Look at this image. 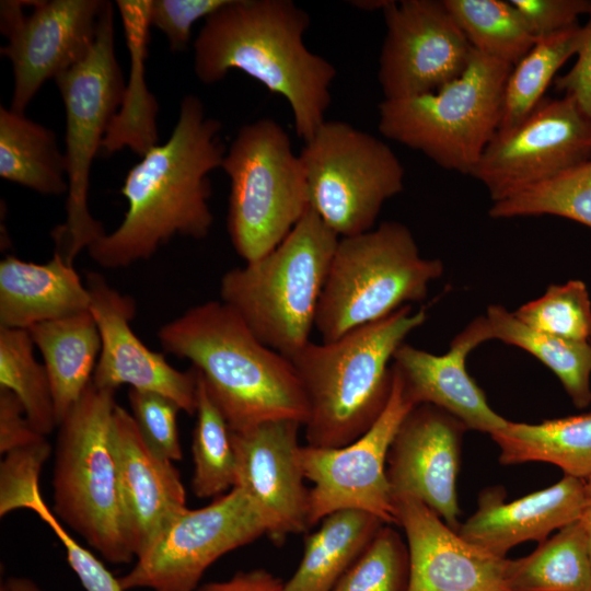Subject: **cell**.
<instances>
[{
    "label": "cell",
    "instance_id": "obj_1",
    "mask_svg": "<svg viewBox=\"0 0 591 591\" xmlns=\"http://www.w3.org/2000/svg\"><path fill=\"white\" fill-rule=\"evenodd\" d=\"M222 125L207 117L201 101L186 95L176 125L128 172L120 193L127 211L119 227L89 247L100 266L117 269L148 259L175 235L204 239L213 222L208 174L221 167Z\"/></svg>",
    "mask_w": 591,
    "mask_h": 591
},
{
    "label": "cell",
    "instance_id": "obj_2",
    "mask_svg": "<svg viewBox=\"0 0 591 591\" xmlns=\"http://www.w3.org/2000/svg\"><path fill=\"white\" fill-rule=\"evenodd\" d=\"M310 15L291 0H229L205 21L194 43V71L204 84L241 70L281 95L299 138L326 120L335 67L304 44Z\"/></svg>",
    "mask_w": 591,
    "mask_h": 591
},
{
    "label": "cell",
    "instance_id": "obj_3",
    "mask_svg": "<svg viewBox=\"0 0 591 591\" xmlns=\"http://www.w3.org/2000/svg\"><path fill=\"white\" fill-rule=\"evenodd\" d=\"M158 338L166 352L192 362L230 430L306 421L308 403L291 360L263 344L222 301L190 308L164 324Z\"/></svg>",
    "mask_w": 591,
    "mask_h": 591
},
{
    "label": "cell",
    "instance_id": "obj_4",
    "mask_svg": "<svg viewBox=\"0 0 591 591\" xmlns=\"http://www.w3.org/2000/svg\"><path fill=\"white\" fill-rule=\"evenodd\" d=\"M426 318L404 305L333 341L310 340L290 359L308 403V445L339 448L371 428L391 395L393 357Z\"/></svg>",
    "mask_w": 591,
    "mask_h": 591
},
{
    "label": "cell",
    "instance_id": "obj_5",
    "mask_svg": "<svg viewBox=\"0 0 591 591\" xmlns=\"http://www.w3.org/2000/svg\"><path fill=\"white\" fill-rule=\"evenodd\" d=\"M338 241L309 208L273 251L221 277V301L263 344L291 359L310 341Z\"/></svg>",
    "mask_w": 591,
    "mask_h": 591
},
{
    "label": "cell",
    "instance_id": "obj_6",
    "mask_svg": "<svg viewBox=\"0 0 591 591\" xmlns=\"http://www.w3.org/2000/svg\"><path fill=\"white\" fill-rule=\"evenodd\" d=\"M115 390L89 384L59 424L54 513L112 564L134 558L112 439Z\"/></svg>",
    "mask_w": 591,
    "mask_h": 591
},
{
    "label": "cell",
    "instance_id": "obj_7",
    "mask_svg": "<svg viewBox=\"0 0 591 591\" xmlns=\"http://www.w3.org/2000/svg\"><path fill=\"white\" fill-rule=\"evenodd\" d=\"M443 273L437 258L421 256L410 230L385 221L361 234L339 237L315 317L322 341L427 297Z\"/></svg>",
    "mask_w": 591,
    "mask_h": 591
},
{
    "label": "cell",
    "instance_id": "obj_8",
    "mask_svg": "<svg viewBox=\"0 0 591 591\" xmlns=\"http://www.w3.org/2000/svg\"><path fill=\"white\" fill-rule=\"evenodd\" d=\"M513 66L473 50L465 70L439 89L379 105V131L441 167L471 175L498 130Z\"/></svg>",
    "mask_w": 591,
    "mask_h": 591
},
{
    "label": "cell",
    "instance_id": "obj_9",
    "mask_svg": "<svg viewBox=\"0 0 591 591\" xmlns=\"http://www.w3.org/2000/svg\"><path fill=\"white\" fill-rule=\"evenodd\" d=\"M221 167L230 178L231 243L248 263L279 245L309 210L305 172L288 132L269 117L239 129Z\"/></svg>",
    "mask_w": 591,
    "mask_h": 591
},
{
    "label": "cell",
    "instance_id": "obj_10",
    "mask_svg": "<svg viewBox=\"0 0 591 591\" xmlns=\"http://www.w3.org/2000/svg\"><path fill=\"white\" fill-rule=\"evenodd\" d=\"M66 112L68 192L66 220L50 235L55 254L73 265L78 254L106 232L88 208L90 171L124 96V77L114 49V11L104 2L96 40L88 56L55 78Z\"/></svg>",
    "mask_w": 591,
    "mask_h": 591
},
{
    "label": "cell",
    "instance_id": "obj_11",
    "mask_svg": "<svg viewBox=\"0 0 591 591\" xmlns=\"http://www.w3.org/2000/svg\"><path fill=\"white\" fill-rule=\"evenodd\" d=\"M310 208L339 237L373 229L384 202L404 188V167L376 137L325 120L299 154Z\"/></svg>",
    "mask_w": 591,
    "mask_h": 591
},
{
    "label": "cell",
    "instance_id": "obj_12",
    "mask_svg": "<svg viewBox=\"0 0 591 591\" xmlns=\"http://www.w3.org/2000/svg\"><path fill=\"white\" fill-rule=\"evenodd\" d=\"M265 534V522L253 502L233 487L202 508L181 511L136 558L132 569L118 578L120 587L197 591L215 561Z\"/></svg>",
    "mask_w": 591,
    "mask_h": 591
},
{
    "label": "cell",
    "instance_id": "obj_13",
    "mask_svg": "<svg viewBox=\"0 0 591 591\" xmlns=\"http://www.w3.org/2000/svg\"><path fill=\"white\" fill-rule=\"evenodd\" d=\"M392 372L389 402L361 437L339 448L300 447L302 473L313 483L309 489V528L343 510L364 511L385 524H396L386 461L401 422L416 404L393 366Z\"/></svg>",
    "mask_w": 591,
    "mask_h": 591
},
{
    "label": "cell",
    "instance_id": "obj_14",
    "mask_svg": "<svg viewBox=\"0 0 591 591\" xmlns=\"http://www.w3.org/2000/svg\"><path fill=\"white\" fill-rule=\"evenodd\" d=\"M591 158V120L569 96L542 100L519 124L499 128L471 176L493 202Z\"/></svg>",
    "mask_w": 591,
    "mask_h": 591
},
{
    "label": "cell",
    "instance_id": "obj_15",
    "mask_svg": "<svg viewBox=\"0 0 591 591\" xmlns=\"http://www.w3.org/2000/svg\"><path fill=\"white\" fill-rule=\"evenodd\" d=\"M103 0L1 1V31L8 44L1 54L12 63L11 109L24 113L39 88L82 61L92 49Z\"/></svg>",
    "mask_w": 591,
    "mask_h": 591
},
{
    "label": "cell",
    "instance_id": "obj_16",
    "mask_svg": "<svg viewBox=\"0 0 591 591\" xmlns=\"http://www.w3.org/2000/svg\"><path fill=\"white\" fill-rule=\"evenodd\" d=\"M378 80L384 100L434 91L457 78L473 47L443 0L390 1Z\"/></svg>",
    "mask_w": 591,
    "mask_h": 591
},
{
    "label": "cell",
    "instance_id": "obj_17",
    "mask_svg": "<svg viewBox=\"0 0 591 591\" xmlns=\"http://www.w3.org/2000/svg\"><path fill=\"white\" fill-rule=\"evenodd\" d=\"M301 422L266 421L232 431L236 483L255 506L276 544L309 528V489L299 462Z\"/></svg>",
    "mask_w": 591,
    "mask_h": 591
},
{
    "label": "cell",
    "instance_id": "obj_18",
    "mask_svg": "<svg viewBox=\"0 0 591 591\" xmlns=\"http://www.w3.org/2000/svg\"><path fill=\"white\" fill-rule=\"evenodd\" d=\"M464 425L444 410L416 405L401 422L387 454L394 501L414 498L459 530L456 479Z\"/></svg>",
    "mask_w": 591,
    "mask_h": 591
},
{
    "label": "cell",
    "instance_id": "obj_19",
    "mask_svg": "<svg viewBox=\"0 0 591 591\" xmlns=\"http://www.w3.org/2000/svg\"><path fill=\"white\" fill-rule=\"evenodd\" d=\"M90 312L101 336V351L92 383L115 390L130 389L159 393L175 402L181 410L196 413L197 373L178 371L163 355L148 348L134 333L130 322L136 315V302L112 288L96 273L86 276Z\"/></svg>",
    "mask_w": 591,
    "mask_h": 591
},
{
    "label": "cell",
    "instance_id": "obj_20",
    "mask_svg": "<svg viewBox=\"0 0 591 591\" xmlns=\"http://www.w3.org/2000/svg\"><path fill=\"white\" fill-rule=\"evenodd\" d=\"M394 506L408 549L407 591H510L507 557L467 543L417 499H396Z\"/></svg>",
    "mask_w": 591,
    "mask_h": 591
},
{
    "label": "cell",
    "instance_id": "obj_21",
    "mask_svg": "<svg viewBox=\"0 0 591 591\" xmlns=\"http://www.w3.org/2000/svg\"><path fill=\"white\" fill-rule=\"evenodd\" d=\"M127 538L135 558L186 507L185 488L173 462L155 453L131 414L116 405L112 422Z\"/></svg>",
    "mask_w": 591,
    "mask_h": 591
},
{
    "label": "cell",
    "instance_id": "obj_22",
    "mask_svg": "<svg viewBox=\"0 0 591 591\" xmlns=\"http://www.w3.org/2000/svg\"><path fill=\"white\" fill-rule=\"evenodd\" d=\"M491 340L485 315L474 318L450 344L448 352L433 355L403 344L393 357L405 390L416 405L429 404L456 418L466 429L493 434L508 420L487 403L484 392L470 376L467 355Z\"/></svg>",
    "mask_w": 591,
    "mask_h": 591
},
{
    "label": "cell",
    "instance_id": "obj_23",
    "mask_svg": "<svg viewBox=\"0 0 591 591\" xmlns=\"http://www.w3.org/2000/svg\"><path fill=\"white\" fill-rule=\"evenodd\" d=\"M505 491L489 488L479 495L476 511L456 531L467 543L506 557L515 545L543 542L548 535L582 518L586 480L564 475L553 486L505 502Z\"/></svg>",
    "mask_w": 591,
    "mask_h": 591
},
{
    "label": "cell",
    "instance_id": "obj_24",
    "mask_svg": "<svg viewBox=\"0 0 591 591\" xmlns=\"http://www.w3.org/2000/svg\"><path fill=\"white\" fill-rule=\"evenodd\" d=\"M90 293L73 265L58 254L45 264L7 256L0 263V326L36 324L90 310Z\"/></svg>",
    "mask_w": 591,
    "mask_h": 591
},
{
    "label": "cell",
    "instance_id": "obj_25",
    "mask_svg": "<svg viewBox=\"0 0 591 591\" xmlns=\"http://www.w3.org/2000/svg\"><path fill=\"white\" fill-rule=\"evenodd\" d=\"M47 371L58 426L92 382L101 336L90 310L27 329Z\"/></svg>",
    "mask_w": 591,
    "mask_h": 591
},
{
    "label": "cell",
    "instance_id": "obj_26",
    "mask_svg": "<svg viewBox=\"0 0 591 591\" xmlns=\"http://www.w3.org/2000/svg\"><path fill=\"white\" fill-rule=\"evenodd\" d=\"M116 3L130 55V74L121 104L102 142L101 152L112 154L128 147L143 157L158 141V104L144 80L151 0H118Z\"/></svg>",
    "mask_w": 591,
    "mask_h": 591
},
{
    "label": "cell",
    "instance_id": "obj_27",
    "mask_svg": "<svg viewBox=\"0 0 591 591\" xmlns=\"http://www.w3.org/2000/svg\"><path fill=\"white\" fill-rule=\"evenodd\" d=\"M383 524L359 510L327 515L317 531L305 537L300 564L280 591H332Z\"/></svg>",
    "mask_w": 591,
    "mask_h": 591
},
{
    "label": "cell",
    "instance_id": "obj_28",
    "mask_svg": "<svg viewBox=\"0 0 591 591\" xmlns=\"http://www.w3.org/2000/svg\"><path fill=\"white\" fill-rule=\"evenodd\" d=\"M505 465L544 462L565 475L591 478V413L544 420L513 422L490 434Z\"/></svg>",
    "mask_w": 591,
    "mask_h": 591
},
{
    "label": "cell",
    "instance_id": "obj_29",
    "mask_svg": "<svg viewBox=\"0 0 591 591\" xmlns=\"http://www.w3.org/2000/svg\"><path fill=\"white\" fill-rule=\"evenodd\" d=\"M0 176L45 195L68 192L55 134L11 108L0 109Z\"/></svg>",
    "mask_w": 591,
    "mask_h": 591
},
{
    "label": "cell",
    "instance_id": "obj_30",
    "mask_svg": "<svg viewBox=\"0 0 591 591\" xmlns=\"http://www.w3.org/2000/svg\"><path fill=\"white\" fill-rule=\"evenodd\" d=\"M510 591H591V555L582 520L541 542L530 555L508 559Z\"/></svg>",
    "mask_w": 591,
    "mask_h": 591
},
{
    "label": "cell",
    "instance_id": "obj_31",
    "mask_svg": "<svg viewBox=\"0 0 591 591\" xmlns=\"http://www.w3.org/2000/svg\"><path fill=\"white\" fill-rule=\"evenodd\" d=\"M491 339L519 347L545 364L558 378L577 408L591 403V343L537 332L501 305L487 308Z\"/></svg>",
    "mask_w": 591,
    "mask_h": 591
},
{
    "label": "cell",
    "instance_id": "obj_32",
    "mask_svg": "<svg viewBox=\"0 0 591 591\" xmlns=\"http://www.w3.org/2000/svg\"><path fill=\"white\" fill-rule=\"evenodd\" d=\"M582 36L583 26L576 25L536 39L509 74L499 128L519 124L542 102L557 71L577 55Z\"/></svg>",
    "mask_w": 591,
    "mask_h": 591
},
{
    "label": "cell",
    "instance_id": "obj_33",
    "mask_svg": "<svg viewBox=\"0 0 591 591\" xmlns=\"http://www.w3.org/2000/svg\"><path fill=\"white\" fill-rule=\"evenodd\" d=\"M473 49L514 66L534 45L523 16L511 1L443 0Z\"/></svg>",
    "mask_w": 591,
    "mask_h": 591
},
{
    "label": "cell",
    "instance_id": "obj_34",
    "mask_svg": "<svg viewBox=\"0 0 591 591\" xmlns=\"http://www.w3.org/2000/svg\"><path fill=\"white\" fill-rule=\"evenodd\" d=\"M197 373L196 425L193 433V493L198 498H217L236 483L231 430Z\"/></svg>",
    "mask_w": 591,
    "mask_h": 591
},
{
    "label": "cell",
    "instance_id": "obj_35",
    "mask_svg": "<svg viewBox=\"0 0 591 591\" xmlns=\"http://www.w3.org/2000/svg\"><path fill=\"white\" fill-rule=\"evenodd\" d=\"M27 329L0 326V387L11 391L43 436L58 427L49 378L34 356Z\"/></svg>",
    "mask_w": 591,
    "mask_h": 591
},
{
    "label": "cell",
    "instance_id": "obj_36",
    "mask_svg": "<svg viewBox=\"0 0 591 591\" xmlns=\"http://www.w3.org/2000/svg\"><path fill=\"white\" fill-rule=\"evenodd\" d=\"M546 215L591 228V158L493 202L489 209L496 219Z\"/></svg>",
    "mask_w": 591,
    "mask_h": 591
},
{
    "label": "cell",
    "instance_id": "obj_37",
    "mask_svg": "<svg viewBox=\"0 0 591 591\" xmlns=\"http://www.w3.org/2000/svg\"><path fill=\"white\" fill-rule=\"evenodd\" d=\"M514 316L526 326L559 338L591 341V301L578 279L551 285L543 296L521 305Z\"/></svg>",
    "mask_w": 591,
    "mask_h": 591
},
{
    "label": "cell",
    "instance_id": "obj_38",
    "mask_svg": "<svg viewBox=\"0 0 591 591\" xmlns=\"http://www.w3.org/2000/svg\"><path fill=\"white\" fill-rule=\"evenodd\" d=\"M408 578L407 544L383 524L332 591H407Z\"/></svg>",
    "mask_w": 591,
    "mask_h": 591
},
{
    "label": "cell",
    "instance_id": "obj_39",
    "mask_svg": "<svg viewBox=\"0 0 591 591\" xmlns=\"http://www.w3.org/2000/svg\"><path fill=\"white\" fill-rule=\"evenodd\" d=\"M51 452L45 437L5 453L0 465V515L30 509L40 495L39 475Z\"/></svg>",
    "mask_w": 591,
    "mask_h": 591
},
{
    "label": "cell",
    "instance_id": "obj_40",
    "mask_svg": "<svg viewBox=\"0 0 591 591\" xmlns=\"http://www.w3.org/2000/svg\"><path fill=\"white\" fill-rule=\"evenodd\" d=\"M131 416L148 445L160 456L174 462L183 457L177 428L179 406L159 393L130 389Z\"/></svg>",
    "mask_w": 591,
    "mask_h": 591
},
{
    "label": "cell",
    "instance_id": "obj_41",
    "mask_svg": "<svg viewBox=\"0 0 591 591\" xmlns=\"http://www.w3.org/2000/svg\"><path fill=\"white\" fill-rule=\"evenodd\" d=\"M30 510L34 511L60 540L67 560L85 591H124L118 578L90 551L81 546L61 525L55 513L45 503L42 494Z\"/></svg>",
    "mask_w": 591,
    "mask_h": 591
},
{
    "label": "cell",
    "instance_id": "obj_42",
    "mask_svg": "<svg viewBox=\"0 0 591 591\" xmlns=\"http://www.w3.org/2000/svg\"><path fill=\"white\" fill-rule=\"evenodd\" d=\"M229 0H151L150 24L167 38L173 51L187 48L192 28L199 19H207Z\"/></svg>",
    "mask_w": 591,
    "mask_h": 591
},
{
    "label": "cell",
    "instance_id": "obj_43",
    "mask_svg": "<svg viewBox=\"0 0 591 591\" xmlns=\"http://www.w3.org/2000/svg\"><path fill=\"white\" fill-rule=\"evenodd\" d=\"M532 34L544 37L578 25L579 16L590 15L589 0H511Z\"/></svg>",
    "mask_w": 591,
    "mask_h": 591
},
{
    "label": "cell",
    "instance_id": "obj_44",
    "mask_svg": "<svg viewBox=\"0 0 591 591\" xmlns=\"http://www.w3.org/2000/svg\"><path fill=\"white\" fill-rule=\"evenodd\" d=\"M558 91L571 97L581 112L591 120V13L583 26L582 42L577 60L568 72L554 81Z\"/></svg>",
    "mask_w": 591,
    "mask_h": 591
},
{
    "label": "cell",
    "instance_id": "obj_45",
    "mask_svg": "<svg viewBox=\"0 0 591 591\" xmlns=\"http://www.w3.org/2000/svg\"><path fill=\"white\" fill-rule=\"evenodd\" d=\"M43 437L28 421L19 398L0 387V452L5 454Z\"/></svg>",
    "mask_w": 591,
    "mask_h": 591
},
{
    "label": "cell",
    "instance_id": "obj_46",
    "mask_svg": "<svg viewBox=\"0 0 591 591\" xmlns=\"http://www.w3.org/2000/svg\"><path fill=\"white\" fill-rule=\"evenodd\" d=\"M282 580L270 571L256 568L237 571L221 581H211L197 591H280Z\"/></svg>",
    "mask_w": 591,
    "mask_h": 591
},
{
    "label": "cell",
    "instance_id": "obj_47",
    "mask_svg": "<svg viewBox=\"0 0 591 591\" xmlns=\"http://www.w3.org/2000/svg\"><path fill=\"white\" fill-rule=\"evenodd\" d=\"M0 591H42V589L28 578L11 577L1 584Z\"/></svg>",
    "mask_w": 591,
    "mask_h": 591
},
{
    "label": "cell",
    "instance_id": "obj_48",
    "mask_svg": "<svg viewBox=\"0 0 591 591\" xmlns=\"http://www.w3.org/2000/svg\"><path fill=\"white\" fill-rule=\"evenodd\" d=\"M586 489H587V500H586V506H584L581 520L584 524V528L588 534L590 555H591V478L586 482Z\"/></svg>",
    "mask_w": 591,
    "mask_h": 591
},
{
    "label": "cell",
    "instance_id": "obj_49",
    "mask_svg": "<svg viewBox=\"0 0 591 591\" xmlns=\"http://www.w3.org/2000/svg\"><path fill=\"white\" fill-rule=\"evenodd\" d=\"M390 0H362V1H352V5L361 10L373 11V10H384L389 4Z\"/></svg>",
    "mask_w": 591,
    "mask_h": 591
},
{
    "label": "cell",
    "instance_id": "obj_50",
    "mask_svg": "<svg viewBox=\"0 0 591 591\" xmlns=\"http://www.w3.org/2000/svg\"><path fill=\"white\" fill-rule=\"evenodd\" d=\"M591 343V341H590Z\"/></svg>",
    "mask_w": 591,
    "mask_h": 591
}]
</instances>
